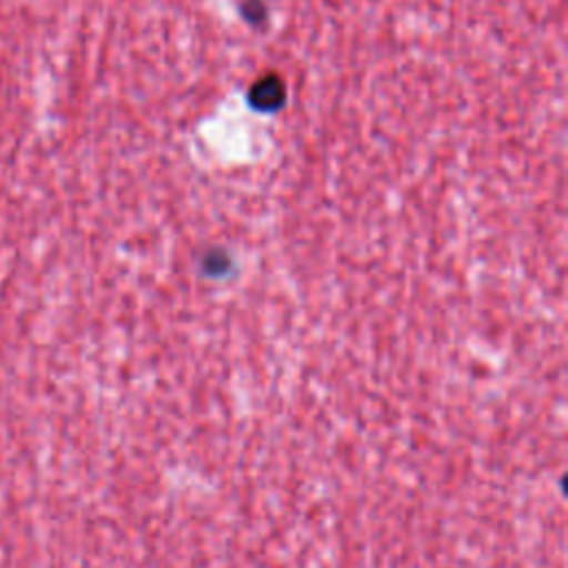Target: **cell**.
I'll use <instances>...</instances> for the list:
<instances>
[{
  "label": "cell",
  "instance_id": "cell-1",
  "mask_svg": "<svg viewBox=\"0 0 568 568\" xmlns=\"http://www.w3.org/2000/svg\"><path fill=\"white\" fill-rule=\"evenodd\" d=\"M284 98V91H282V84L277 82V78H264L260 84H255L253 89V100L257 102L260 100V106L262 109H271V106H277Z\"/></svg>",
  "mask_w": 568,
  "mask_h": 568
}]
</instances>
